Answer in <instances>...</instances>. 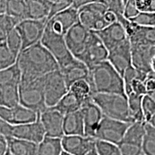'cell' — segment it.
I'll use <instances>...</instances> for the list:
<instances>
[{
  "label": "cell",
  "instance_id": "cell-10",
  "mask_svg": "<svg viewBox=\"0 0 155 155\" xmlns=\"http://www.w3.org/2000/svg\"><path fill=\"white\" fill-rule=\"evenodd\" d=\"M131 66L147 74L154 72L155 45L150 44H130Z\"/></svg>",
  "mask_w": 155,
  "mask_h": 155
},
{
  "label": "cell",
  "instance_id": "cell-21",
  "mask_svg": "<svg viewBox=\"0 0 155 155\" xmlns=\"http://www.w3.org/2000/svg\"><path fill=\"white\" fill-rule=\"evenodd\" d=\"M94 32L98 37L108 52L128 39L124 29L118 22L112 23L101 30Z\"/></svg>",
  "mask_w": 155,
  "mask_h": 155
},
{
  "label": "cell",
  "instance_id": "cell-19",
  "mask_svg": "<svg viewBox=\"0 0 155 155\" xmlns=\"http://www.w3.org/2000/svg\"><path fill=\"white\" fill-rule=\"evenodd\" d=\"M78 22V12L71 6L48 20L47 26L56 33L64 36L68 31Z\"/></svg>",
  "mask_w": 155,
  "mask_h": 155
},
{
  "label": "cell",
  "instance_id": "cell-30",
  "mask_svg": "<svg viewBox=\"0 0 155 155\" xmlns=\"http://www.w3.org/2000/svg\"><path fill=\"white\" fill-rule=\"evenodd\" d=\"M21 81V73L17 63L12 66L0 71V87L15 85L18 86Z\"/></svg>",
  "mask_w": 155,
  "mask_h": 155
},
{
  "label": "cell",
  "instance_id": "cell-41",
  "mask_svg": "<svg viewBox=\"0 0 155 155\" xmlns=\"http://www.w3.org/2000/svg\"><path fill=\"white\" fill-rule=\"evenodd\" d=\"M106 7H107V10H109L114 12V14L122 15H123L124 9L126 5L127 1H108V0H105V1H102Z\"/></svg>",
  "mask_w": 155,
  "mask_h": 155
},
{
  "label": "cell",
  "instance_id": "cell-24",
  "mask_svg": "<svg viewBox=\"0 0 155 155\" xmlns=\"http://www.w3.org/2000/svg\"><path fill=\"white\" fill-rule=\"evenodd\" d=\"M28 19L40 20L47 19L51 6V1L45 0H27Z\"/></svg>",
  "mask_w": 155,
  "mask_h": 155
},
{
  "label": "cell",
  "instance_id": "cell-31",
  "mask_svg": "<svg viewBox=\"0 0 155 155\" xmlns=\"http://www.w3.org/2000/svg\"><path fill=\"white\" fill-rule=\"evenodd\" d=\"M144 155H155V127L144 123V134L141 143Z\"/></svg>",
  "mask_w": 155,
  "mask_h": 155
},
{
  "label": "cell",
  "instance_id": "cell-52",
  "mask_svg": "<svg viewBox=\"0 0 155 155\" xmlns=\"http://www.w3.org/2000/svg\"><path fill=\"white\" fill-rule=\"evenodd\" d=\"M141 155H144V154H141Z\"/></svg>",
  "mask_w": 155,
  "mask_h": 155
},
{
  "label": "cell",
  "instance_id": "cell-47",
  "mask_svg": "<svg viewBox=\"0 0 155 155\" xmlns=\"http://www.w3.org/2000/svg\"><path fill=\"white\" fill-rule=\"evenodd\" d=\"M104 18H105L106 22L109 23V24H112V23L117 22L115 14L109 10H107L106 12L105 15H104Z\"/></svg>",
  "mask_w": 155,
  "mask_h": 155
},
{
  "label": "cell",
  "instance_id": "cell-43",
  "mask_svg": "<svg viewBox=\"0 0 155 155\" xmlns=\"http://www.w3.org/2000/svg\"><path fill=\"white\" fill-rule=\"evenodd\" d=\"M135 5L139 11V12H151L154 13L155 12V2L154 1H134Z\"/></svg>",
  "mask_w": 155,
  "mask_h": 155
},
{
  "label": "cell",
  "instance_id": "cell-46",
  "mask_svg": "<svg viewBox=\"0 0 155 155\" xmlns=\"http://www.w3.org/2000/svg\"><path fill=\"white\" fill-rule=\"evenodd\" d=\"M91 2L92 1H90V0H75V1H73V3L71 6H72L73 8L77 9V10L78 11L81 7H83V6L91 3Z\"/></svg>",
  "mask_w": 155,
  "mask_h": 155
},
{
  "label": "cell",
  "instance_id": "cell-26",
  "mask_svg": "<svg viewBox=\"0 0 155 155\" xmlns=\"http://www.w3.org/2000/svg\"><path fill=\"white\" fill-rule=\"evenodd\" d=\"M63 152L61 139L45 137L38 144L36 155H61Z\"/></svg>",
  "mask_w": 155,
  "mask_h": 155
},
{
  "label": "cell",
  "instance_id": "cell-6",
  "mask_svg": "<svg viewBox=\"0 0 155 155\" xmlns=\"http://www.w3.org/2000/svg\"><path fill=\"white\" fill-rule=\"evenodd\" d=\"M107 7L102 1H92L78 11V22L89 31L96 32L108 26L104 18Z\"/></svg>",
  "mask_w": 155,
  "mask_h": 155
},
{
  "label": "cell",
  "instance_id": "cell-18",
  "mask_svg": "<svg viewBox=\"0 0 155 155\" xmlns=\"http://www.w3.org/2000/svg\"><path fill=\"white\" fill-rule=\"evenodd\" d=\"M84 124L85 136L94 138L95 132L103 118V114L91 98L81 104L80 108Z\"/></svg>",
  "mask_w": 155,
  "mask_h": 155
},
{
  "label": "cell",
  "instance_id": "cell-20",
  "mask_svg": "<svg viewBox=\"0 0 155 155\" xmlns=\"http://www.w3.org/2000/svg\"><path fill=\"white\" fill-rule=\"evenodd\" d=\"M39 117V116H38ZM45 137L41 122L38 120L32 123L13 126L12 137L38 144Z\"/></svg>",
  "mask_w": 155,
  "mask_h": 155
},
{
  "label": "cell",
  "instance_id": "cell-16",
  "mask_svg": "<svg viewBox=\"0 0 155 155\" xmlns=\"http://www.w3.org/2000/svg\"><path fill=\"white\" fill-rule=\"evenodd\" d=\"M96 139L86 136H63L61 144L63 152L71 155H86L95 148Z\"/></svg>",
  "mask_w": 155,
  "mask_h": 155
},
{
  "label": "cell",
  "instance_id": "cell-4",
  "mask_svg": "<svg viewBox=\"0 0 155 155\" xmlns=\"http://www.w3.org/2000/svg\"><path fill=\"white\" fill-rule=\"evenodd\" d=\"M19 104L38 115L47 109L43 91V77L30 81H21L18 85Z\"/></svg>",
  "mask_w": 155,
  "mask_h": 155
},
{
  "label": "cell",
  "instance_id": "cell-1",
  "mask_svg": "<svg viewBox=\"0 0 155 155\" xmlns=\"http://www.w3.org/2000/svg\"><path fill=\"white\" fill-rule=\"evenodd\" d=\"M21 81H30L58 71L59 65L41 42L21 50L17 60Z\"/></svg>",
  "mask_w": 155,
  "mask_h": 155
},
{
  "label": "cell",
  "instance_id": "cell-49",
  "mask_svg": "<svg viewBox=\"0 0 155 155\" xmlns=\"http://www.w3.org/2000/svg\"><path fill=\"white\" fill-rule=\"evenodd\" d=\"M86 155H98V153H97L96 149H93V150L91 151H90L88 154H86Z\"/></svg>",
  "mask_w": 155,
  "mask_h": 155
},
{
  "label": "cell",
  "instance_id": "cell-40",
  "mask_svg": "<svg viewBox=\"0 0 155 155\" xmlns=\"http://www.w3.org/2000/svg\"><path fill=\"white\" fill-rule=\"evenodd\" d=\"M73 1L71 0H55L51 1V6L49 12V15L48 16V21L50 20L52 17H53L61 12L65 10L71 6Z\"/></svg>",
  "mask_w": 155,
  "mask_h": 155
},
{
  "label": "cell",
  "instance_id": "cell-50",
  "mask_svg": "<svg viewBox=\"0 0 155 155\" xmlns=\"http://www.w3.org/2000/svg\"><path fill=\"white\" fill-rule=\"evenodd\" d=\"M5 155H13V154H11L10 152H9V151L8 150V151H7V153H6V154H5Z\"/></svg>",
  "mask_w": 155,
  "mask_h": 155
},
{
  "label": "cell",
  "instance_id": "cell-35",
  "mask_svg": "<svg viewBox=\"0 0 155 155\" xmlns=\"http://www.w3.org/2000/svg\"><path fill=\"white\" fill-rule=\"evenodd\" d=\"M17 57L12 53L5 42H0V71L15 65L17 63Z\"/></svg>",
  "mask_w": 155,
  "mask_h": 155
},
{
  "label": "cell",
  "instance_id": "cell-51",
  "mask_svg": "<svg viewBox=\"0 0 155 155\" xmlns=\"http://www.w3.org/2000/svg\"><path fill=\"white\" fill-rule=\"evenodd\" d=\"M61 155H71V154H68V153H66V152H63V153H62Z\"/></svg>",
  "mask_w": 155,
  "mask_h": 155
},
{
  "label": "cell",
  "instance_id": "cell-7",
  "mask_svg": "<svg viewBox=\"0 0 155 155\" xmlns=\"http://www.w3.org/2000/svg\"><path fill=\"white\" fill-rule=\"evenodd\" d=\"M68 91V87L60 70L43 76L45 102L47 108L55 106Z\"/></svg>",
  "mask_w": 155,
  "mask_h": 155
},
{
  "label": "cell",
  "instance_id": "cell-27",
  "mask_svg": "<svg viewBox=\"0 0 155 155\" xmlns=\"http://www.w3.org/2000/svg\"><path fill=\"white\" fill-rule=\"evenodd\" d=\"M5 14L16 19L19 22L28 19L26 2L23 0L6 1Z\"/></svg>",
  "mask_w": 155,
  "mask_h": 155
},
{
  "label": "cell",
  "instance_id": "cell-48",
  "mask_svg": "<svg viewBox=\"0 0 155 155\" xmlns=\"http://www.w3.org/2000/svg\"><path fill=\"white\" fill-rule=\"evenodd\" d=\"M6 12V1L0 0V15L5 14Z\"/></svg>",
  "mask_w": 155,
  "mask_h": 155
},
{
  "label": "cell",
  "instance_id": "cell-39",
  "mask_svg": "<svg viewBox=\"0 0 155 155\" xmlns=\"http://www.w3.org/2000/svg\"><path fill=\"white\" fill-rule=\"evenodd\" d=\"M129 21L139 26L155 28V12H139Z\"/></svg>",
  "mask_w": 155,
  "mask_h": 155
},
{
  "label": "cell",
  "instance_id": "cell-12",
  "mask_svg": "<svg viewBox=\"0 0 155 155\" xmlns=\"http://www.w3.org/2000/svg\"><path fill=\"white\" fill-rule=\"evenodd\" d=\"M144 134V123L136 121L129 126L123 139L117 144L121 155H141Z\"/></svg>",
  "mask_w": 155,
  "mask_h": 155
},
{
  "label": "cell",
  "instance_id": "cell-11",
  "mask_svg": "<svg viewBox=\"0 0 155 155\" xmlns=\"http://www.w3.org/2000/svg\"><path fill=\"white\" fill-rule=\"evenodd\" d=\"M47 22V19L40 20L27 19L21 21L17 25L15 29L18 32L22 40L21 50L40 42Z\"/></svg>",
  "mask_w": 155,
  "mask_h": 155
},
{
  "label": "cell",
  "instance_id": "cell-2",
  "mask_svg": "<svg viewBox=\"0 0 155 155\" xmlns=\"http://www.w3.org/2000/svg\"><path fill=\"white\" fill-rule=\"evenodd\" d=\"M87 81L92 94H116L127 98L123 78L107 61L90 71Z\"/></svg>",
  "mask_w": 155,
  "mask_h": 155
},
{
  "label": "cell",
  "instance_id": "cell-45",
  "mask_svg": "<svg viewBox=\"0 0 155 155\" xmlns=\"http://www.w3.org/2000/svg\"><path fill=\"white\" fill-rule=\"evenodd\" d=\"M8 151V144L7 138L0 136V155H5Z\"/></svg>",
  "mask_w": 155,
  "mask_h": 155
},
{
  "label": "cell",
  "instance_id": "cell-38",
  "mask_svg": "<svg viewBox=\"0 0 155 155\" xmlns=\"http://www.w3.org/2000/svg\"><path fill=\"white\" fill-rule=\"evenodd\" d=\"M5 42L12 53L18 56L19 53L22 50V40H21L20 36L16 29L15 28L9 34V35L6 39Z\"/></svg>",
  "mask_w": 155,
  "mask_h": 155
},
{
  "label": "cell",
  "instance_id": "cell-5",
  "mask_svg": "<svg viewBox=\"0 0 155 155\" xmlns=\"http://www.w3.org/2000/svg\"><path fill=\"white\" fill-rule=\"evenodd\" d=\"M40 42L55 58L59 69L61 70L72 63L75 58L70 53L62 35L58 34L46 25Z\"/></svg>",
  "mask_w": 155,
  "mask_h": 155
},
{
  "label": "cell",
  "instance_id": "cell-3",
  "mask_svg": "<svg viewBox=\"0 0 155 155\" xmlns=\"http://www.w3.org/2000/svg\"><path fill=\"white\" fill-rule=\"evenodd\" d=\"M91 98L106 117L129 124L135 122L131 116L126 97L116 94H94Z\"/></svg>",
  "mask_w": 155,
  "mask_h": 155
},
{
  "label": "cell",
  "instance_id": "cell-14",
  "mask_svg": "<svg viewBox=\"0 0 155 155\" xmlns=\"http://www.w3.org/2000/svg\"><path fill=\"white\" fill-rule=\"evenodd\" d=\"M39 115L36 112L21 106L12 108L0 106V119L12 126L32 123L38 120Z\"/></svg>",
  "mask_w": 155,
  "mask_h": 155
},
{
  "label": "cell",
  "instance_id": "cell-28",
  "mask_svg": "<svg viewBox=\"0 0 155 155\" xmlns=\"http://www.w3.org/2000/svg\"><path fill=\"white\" fill-rule=\"evenodd\" d=\"M19 104L18 86L12 85L0 87V106L12 108Z\"/></svg>",
  "mask_w": 155,
  "mask_h": 155
},
{
  "label": "cell",
  "instance_id": "cell-25",
  "mask_svg": "<svg viewBox=\"0 0 155 155\" xmlns=\"http://www.w3.org/2000/svg\"><path fill=\"white\" fill-rule=\"evenodd\" d=\"M8 150L13 155H36L38 144L30 141L8 137Z\"/></svg>",
  "mask_w": 155,
  "mask_h": 155
},
{
  "label": "cell",
  "instance_id": "cell-33",
  "mask_svg": "<svg viewBox=\"0 0 155 155\" xmlns=\"http://www.w3.org/2000/svg\"><path fill=\"white\" fill-rule=\"evenodd\" d=\"M69 91L74 95L81 104L86 101L90 99L91 96V90L88 81H78L73 83L69 88Z\"/></svg>",
  "mask_w": 155,
  "mask_h": 155
},
{
  "label": "cell",
  "instance_id": "cell-22",
  "mask_svg": "<svg viewBox=\"0 0 155 155\" xmlns=\"http://www.w3.org/2000/svg\"><path fill=\"white\" fill-rule=\"evenodd\" d=\"M68 88L73 83L78 81H88L90 71L82 62L75 59L72 63L60 70Z\"/></svg>",
  "mask_w": 155,
  "mask_h": 155
},
{
  "label": "cell",
  "instance_id": "cell-15",
  "mask_svg": "<svg viewBox=\"0 0 155 155\" xmlns=\"http://www.w3.org/2000/svg\"><path fill=\"white\" fill-rule=\"evenodd\" d=\"M63 117L64 115L52 108H48L39 115L45 137L58 139L63 137Z\"/></svg>",
  "mask_w": 155,
  "mask_h": 155
},
{
  "label": "cell",
  "instance_id": "cell-8",
  "mask_svg": "<svg viewBox=\"0 0 155 155\" xmlns=\"http://www.w3.org/2000/svg\"><path fill=\"white\" fill-rule=\"evenodd\" d=\"M108 50L98 37L91 31L82 53L77 60L82 62L89 71L103 62L107 61Z\"/></svg>",
  "mask_w": 155,
  "mask_h": 155
},
{
  "label": "cell",
  "instance_id": "cell-23",
  "mask_svg": "<svg viewBox=\"0 0 155 155\" xmlns=\"http://www.w3.org/2000/svg\"><path fill=\"white\" fill-rule=\"evenodd\" d=\"M64 136H85L84 124L80 110L64 115Z\"/></svg>",
  "mask_w": 155,
  "mask_h": 155
},
{
  "label": "cell",
  "instance_id": "cell-17",
  "mask_svg": "<svg viewBox=\"0 0 155 155\" xmlns=\"http://www.w3.org/2000/svg\"><path fill=\"white\" fill-rule=\"evenodd\" d=\"M107 61L123 77L126 70L131 66V45L129 39L108 51Z\"/></svg>",
  "mask_w": 155,
  "mask_h": 155
},
{
  "label": "cell",
  "instance_id": "cell-42",
  "mask_svg": "<svg viewBox=\"0 0 155 155\" xmlns=\"http://www.w3.org/2000/svg\"><path fill=\"white\" fill-rule=\"evenodd\" d=\"M139 13V11L137 9L135 5L134 1H127L126 2L124 9L123 17L126 19H129L134 18Z\"/></svg>",
  "mask_w": 155,
  "mask_h": 155
},
{
  "label": "cell",
  "instance_id": "cell-34",
  "mask_svg": "<svg viewBox=\"0 0 155 155\" xmlns=\"http://www.w3.org/2000/svg\"><path fill=\"white\" fill-rule=\"evenodd\" d=\"M143 96L131 94L127 96L128 106L131 117L134 121H142L143 115L141 111V99Z\"/></svg>",
  "mask_w": 155,
  "mask_h": 155
},
{
  "label": "cell",
  "instance_id": "cell-32",
  "mask_svg": "<svg viewBox=\"0 0 155 155\" xmlns=\"http://www.w3.org/2000/svg\"><path fill=\"white\" fill-rule=\"evenodd\" d=\"M143 122L155 127V97L147 94L141 99Z\"/></svg>",
  "mask_w": 155,
  "mask_h": 155
},
{
  "label": "cell",
  "instance_id": "cell-13",
  "mask_svg": "<svg viewBox=\"0 0 155 155\" xmlns=\"http://www.w3.org/2000/svg\"><path fill=\"white\" fill-rule=\"evenodd\" d=\"M91 31L78 22L73 25L64 35L65 43L70 53L75 59L82 53Z\"/></svg>",
  "mask_w": 155,
  "mask_h": 155
},
{
  "label": "cell",
  "instance_id": "cell-29",
  "mask_svg": "<svg viewBox=\"0 0 155 155\" xmlns=\"http://www.w3.org/2000/svg\"><path fill=\"white\" fill-rule=\"evenodd\" d=\"M81 104L72 93L68 92L64 96L55 106L52 108L56 110L58 112L65 115V114L72 113L80 110Z\"/></svg>",
  "mask_w": 155,
  "mask_h": 155
},
{
  "label": "cell",
  "instance_id": "cell-9",
  "mask_svg": "<svg viewBox=\"0 0 155 155\" xmlns=\"http://www.w3.org/2000/svg\"><path fill=\"white\" fill-rule=\"evenodd\" d=\"M131 124L103 116L94 138L96 140L106 141L117 145L123 139L126 131Z\"/></svg>",
  "mask_w": 155,
  "mask_h": 155
},
{
  "label": "cell",
  "instance_id": "cell-36",
  "mask_svg": "<svg viewBox=\"0 0 155 155\" xmlns=\"http://www.w3.org/2000/svg\"><path fill=\"white\" fill-rule=\"evenodd\" d=\"M19 22L7 15H0V42H5L9 34L15 28Z\"/></svg>",
  "mask_w": 155,
  "mask_h": 155
},
{
  "label": "cell",
  "instance_id": "cell-44",
  "mask_svg": "<svg viewBox=\"0 0 155 155\" xmlns=\"http://www.w3.org/2000/svg\"><path fill=\"white\" fill-rule=\"evenodd\" d=\"M13 126L4 121L3 119H0V136L8 138L12 137Z\"/></svg>",
  "mask_w": 155,
  "mask_h": 155
},
{
  "label": "cell",
  "instance_id": "cell-37",
  "mask_svg": "<svg viewBox=\"0 0 155 155\" xmlns=\"http://www.w3.org/2000/svg\"><path fill=\"white\" fill-rule=\"evenodd\" d=\"M95 149L98 155H121L116 144L100 140H96Z\"/></svg>",
  "mask_w": 155,
  "mask_h": 155
}]
</instances>
